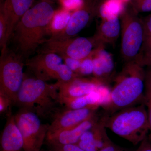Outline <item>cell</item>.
Here are the masks:
<instances>
[{"mask_svg":"<svg viewBox=\"0 0 151 151\" xmlns=\"http://www.w3.org/2000/svg\"><path fill=\"white\" fill-rule=\"evenodd\" d=\"M49 0H40L24 14L13 30L12 39L16 53L29 58L48 40V26L55 12Z\"/></svg>","mask_w":151,"mask_h":151,"instance_id":"6da1fadb","label":"cell"},{"mask_svg":"<svg viewBox=\"0 0 151 151\" xmlns=\"http://www.w3.org/2000/svg\"><path fill=\"white\" fill-rule=\"evenodd\" d=\"M137 61L125 62L113 79L114 85L101 107L104 115L144 103L145 71Z\"/></svg>","mask_w":151,"mask_h":151,"instance_id":"7a4b0ae2","label":"cell"},{"mask_svg":"<svg viewBox=\"0 0 151 151\" xmlns=\"http://www.w3.org/2000/svg\"><path fill=\"white\" fill-rule=\"evenodd\" d=\"M99 121L106 129L134 145L140 144L150 132L148 115L144 103L122 109L112 115H103Z\"/></svg>","mask_w":151,"mask_h":151,"instance_id":"3957f363","label":"cell"},{"mask_svg":"<svg viewBox=\"0 0 151 151\" xmlns=\"http://www.w3.org/2000/svg\"><path fill=\"white\" fill-rule=\"evenodd\" d=\"M58 103L56 84H49L46 81L24 74L15 104L20 108L32 111L39 116H45L55 113Z\"/></svg>","mask_w":151,"mask_h":151,"instance_id":"277c9868","label":"cell"},{"mask_svg":"<svg viewBox=\"0 0 151 151\" xmlns=\"http://www.w3.org/2000/svg\"><path fill=\"white\" fill-rule=\"evenodd\" d=\"M24 60L13 50L7 49L0 58V94L14 104L24 78Z\"/></svg>","mask_w":151,"mask_h":151,"instance_id":"5b68a950","label":"cell"},{"mask_svg":"<svg viewBox=\"0 0 151 151\" xmlns=\"http://www.w3.org/2000/svg\"><path fill=\"white\" fill-rule=\"evenodd\" d=\"M122 13L121 54L125 62H139L144 40L142 20L133 12L127 11Z\"/></svg>","mask_w":151,"mask_h":151,"instance_id":"8992f818","label":"cell"},{"mask_svg":"<svg viewBox=\"0 0 151 151\" xmlns=\"http://www.w3.org/2000/svg\"><path fill=\"white\" fill-rule=\"evenodd\" d=\"M15 122L24 141L23 151H40L46 140L50 124H42L35 112L20 109Z\"/></svg>","mask_w":151,"mask_h":151,"instance_id":"52a82bcc","label":"cell"},{"mask_svg":"<svg viewBox=\"0 0 151 151\" xmlns=\"http://www.w3.org/2000/svg\"><path fill=\"white\" fill-rule=\"evenodd\" d=\"M101 45L94 37H73L64 40L48 39L39 52H52L63 57L82 60L92 55Z\"/></svg>","mask_w":151,"mask_h":151,"instance_id":"ba28073f","label":"cell"},{"mask_svg":"<svg viewBox=\"0 0 151 151\" xmlns=\"http://www.w3.org/2000/svg\"><path fill=\"white\" fill-rule=\"evenodd\" d=\"M99 108L91 107L80 109H67L65 111L55 112L53 120L50 124L47 134L76 127L95 116Z\"/></svg>","mask_w":151,"mask_h":151,"instance_id":"9c48e42d","label":"cell"},{"mask_svg":"<svg viewBox=\"0 0 151 151\" xmlns=\"http://www.w3.org/2000/svg\"><path fill=\"white\" fill-rule=\"evenodd\" d=\"M94 0H83L81 6L72 12L67 27L63 32L50 37L52 40H64L74 37L86 27L96 12Z\"/></svg>","mask_w":151,"mask_h":151,"instance_id":"30bf717a","label":"cell"},{"mask_svg":"<svg viewBox=\"0 0 151 151\" xmlns=\"http://www.w3.org/2000/svg\"><path fill=\"white\" fill-rule=\"evenodd\" d=\"M63 61L62 58L56 53L39 52L27 59L25 65L35 76L46 81L54 79L57 68Z\"/></svg>","mask_w":151,"mask_h":151,"instance_id":"8fae6325","label":"cell"},{"mask_svg":"<svg viewBox=\"0 0 151 151\" xmlns=\"http://www.w3.org/2000/svg\"><path fill=\"white\" fill-rule=\"evenodd\" d=\"M55 84L57 86L58 100L81 97L107 87L94 77L86 78L82 76H78L69 82L57 81Z\"/></svg>","mask_w":151,"mask_h":151,"instance_id":"7c38bea8","label":"cell"},{"mask_svg":"<svg viewBox=\"0 0 151 151\" xmlns=\"http://www.w3.org/2000/svg\"><path fill=\"white\" fill-rule=\"evenodd\" d=\"M94 78L107 86L115 78V65L113 58L105 50V46L99 47L93 54Z\"/></svg>","mask_w":151,"mask_h":151,"instance_id":"4fadbf2b","label":"cell"},{"mask_svg":"<svg viewBox=\"0 0 151 151\" xmlns=\"http://www.w3.org/2000/svg\"><path fill=\"white\" fill-rule=\"evenodd\" d=\"M99 119L96 114L76 127L47 134L45 140L48 145L76 144L82 134L94 127Z\"/></svg>","mask_w":151,"mask_h":151,"instance_id":"5bb4252c","label":"cell"},{"mask_svg":"<svg viewBox=\"0 0 151 151\" xmlns=\"http://www.w3.org/2000/svg\"><path fill=\"white\" fill-rule=\"evenodd\" d=\"M34 0H4L1 4L8 27L7 40L10 39L15 27L32 6Z\"/></svg>","mask_w":151,"mask_h":151,"instance_id":"9a60e30c","label":"cell"},{"mask_svg":"<svg viewBox=\"0 0 151 151\" xmlns=\"http://www.w3.org/2000/svg\"><path fill=\"white\" fill-rule=\"evenodd\" d=\"M24 141L15 122L14 116L9 117L1 137V151H22Z\"/></svg>","mask_w":151,"mask_h":151,"instance_id":"2e32d148","label":"cell"},{"mask_svg":"<svg viewBox=\"0 0 151 151\" xmlns=\"http://www.w3.org/2000/svg\"><path fill=\"white\" fill-rule=\"evenodd\" d=\"M121 32V21L119 17L103 19L94 37L100 45L113 44Z\"/></svg>","mask_w":151,"mask_h":151,"instance_id":"e0dca14e","label":"cell"},{"mask_svg":"<svg viewBox=\"0 0 151 151\" xmlns=\"http://www.w3.org/2000/svg\"><path fill=\"white\" fill-rule=\"evenodd\" d=\"M106 88L97 92L73 98H61L58 100L60 104L64 105L67 109H80L91 107H101L104 103L103 99V91Z\"/></svg>","mask_w":151,"mask_h":151,"instance_id":"ac0fdd59","label":"cell"},{"mask_svg":"<svg viewBox=\"0 0 151 151\" xmlns=\"http://www.w3.org/2000/svg\"><path fill=\"white\" fill-rule=\"evenodd\" d=\"M72 12L63 8L55 10L53 17L48 26L49 35L50 37L63 32L67 27Z\"/></svg>","mask_w":151,"mask_h":151,"instance_id":"d6986e66","label":"cell"},{"mask_svg":"<svg viewBox=\"0 0 151 151\" xmlns=\"http://www.w3.org/2000/svg\"><path fill=\"white\" fill-rule=\"evenodd\" d=\"M144 35L140 57L145 63H151V15L142 20Z\"/></svg>","mask_w":151,"mask_h":151,"instance_id":"ffe728a7","label":"cell"},{"mask_svg":"<svg viewBox=\"0 0 151 151\" xmlns=\"http://www.w3.org/2000/svg\"><path fill=\"white\" fill-rule=\"evenodd\" d=\"M124 3L121 0H107L99 8L100 16L103 19L119 17L123 12Z\"/></svg>","mask_w":151,"mask_h":151,"instance_id":"44dd1931","label":"cell"},{"mask_svg":"<svg viewBox=\"0 0 151 151\" xmlns=\"http://www.w3.org/2000/svg\"><path fill=\"white\" fill-rule=\"evenodd\" d=\"M145 100L144 104L145 105L150 124V134L148 137L151 141V67L145 71Z\"/></svg>","mask_w":151,"mask_h":151,"instance_id":"7402d4cb","label":"cell"},{"mask_svg":"<svg viewBox=\"0 0 151 151\" xmlns=\"http://www.w3.org/2000/svg\"><path fill=\"white\" fill-rule=\"evenodd\" d=\"M79 76L74 73L65 63H61L57 68L54 79L60 82H68L72 81Z\"/></svg>","mask_w":151,"mask_h":151,"instance_id":"603a6c76","label":"cell"},{"mask_svg":"<svg viewBox=\"0 0 151 151\" xmlns=\"http://www.w3.org/2000/svg\"><path fill=\"white\" fill-rule=\"evenodd\" d=\"M94 52L90 56L82 59L81 60V65L78 73V74L79 76L84 77L93 74L94 70Z\"/></svg>","mask_w":151,"mask_h":151,"instance_id":"cb8c5ba5","label":"cell"},{"mask_svg":"<svg viewBox=\"0 0 151 151\" xmlns=\"http://www.w3.org/2000/svg\"><path fill=\"white\" fill-rule=\"evenodd\" d=\"M62 8L73 12L79 8L83 4V0H58Z\"/></svg>","mask_w":151,"mask_h":151,"instance_id":"d4e9b609","label":"cell"},{"mask_svg":"<svg viewBox=\"0 0 151 151\" xmlns=\"http://www.w3.org/2000/svg\"><path fill=\"white\" fill-rule=\"evenodd\" d=\"M52 151H85L76 144L48 145Z\"/></svg>","mask_w":151,"mask_h":151,"instance_id":"484cf974","label":"cell"},{"mask_svg":"<svg viewBox=\"0 0 151 151\" xmlns=\"http://www.w3.org/2000/svg\"><path fill=\"white\" fill-rule=\"evenodd\" d=\"M62 58L65 65H67L74 73L78 74L82 60L74 59L67 57H63Z\"/></svg>","mask_w":151,"mask_h":151,"instance_id":"4316f807","label":"cell"},{"mask_svg":"<svg viewBox=\"0 0 151 151\" xmlns=\"http://www.w3.org/2000/svg\"><path fill=\"white\" fill-rule=\"evenodd\" d=\"M134 5L136 10L139 12L151 11V0H135Z\"/></svg>","mask_w":151,"mask_h":151,"instance_id":"83f0119b","label":"cell"},{"mask_svg":"<svg viewBox=\"0 0 151 151\" xmlns=\"http://www.w3.org/2000/svg\"><path fill=\"white\" fill-rule=\"evenodd\" d=\"M13 104L12 101L6 96L0 94V112L1 114L8 110L10 105Z\"/></svg>","mask_w":151,"mask_h":151,"instance_id":"f1b7e54d","label":"cell"},{"mask_svg":"<svg viewBox=\"0 0 151 151\" xmlns=\"http://www.w3.org/2000/svg\"><path fill=\"white\" fill-rule=\"evenodd\" d=\"M99 151H131L128 149L117 145L111 141Z\"/></svg>","mask_w":151,"mask_h":151,"instance_id":"f546056e","label":"cell"},{"mask_svg":"<svg viewBox=\"0 0 151 151\" xmlns=\"http://www.w3.org/2000/svg\"><path fill=\"white\" fill-rule=\"evenodd\" d=\"M135 151H151V141L148 137H146L140 143Z\"/></svg>","mask_w":151,"mask_h":151,"instance_id":"4dcf8cb0","label":"cell"},{"mask_svg":"<svg viewBox=\"0 0 151 151\" xmlns=\"http://www.w3.org/2000/svg\"><path fill=\"white\" fill-rule=\"evenodd\" d=\"M121 1H123V2L124 3L128 1H129V0H121Z\"/></svg>","mask_w":151,"mask_h":151,"instance_id":"1f68e13d","label":"cell"},{"mask_svg":"<svg viewBox=\"0 0 151 151\" xmlns=\"http://www.w3.org/2000/svg\"><path fill=\"white\" fill-rule=\"evenodd\" d=\"M40 151H52L51 150H41Z\"/></svg>","mask_w":151,"mask_h":151,"instance_id":"d6a6232c","label":"cell"},{"mask_svg":"<svg viewBox=\"0 0 151 151\" xmlns=\"http://www.w3.org/2000/svg\"><path fill=\"white\" fill-rule=\"evenodd\" d=\"M49 1H55V0H49Z\"/></svg>","mask_w":151,"mask_h":151,"instance_id":"836d02e7","label":"cell"}]
</instances>
